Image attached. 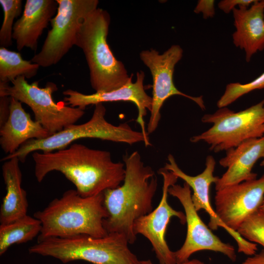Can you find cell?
Segmentation results:
<instances>
[{"label":"cell","mask_w":264,"mask_h":264,"mask_svg":"<svg viewBox=\"0 0 264 264\" xmlns=\"http://www.w3.org/2000/svg\"><path fill=\"white\" fill-rule=\"evenodd\" d=\"M241 264H264V251L250 256Z\"/></svg>","instance_id":"obj_29"},{"label":"cell","mask_w":264,"mask_h":264,"mask_svg":"<svg viewBox=\"0 0 264 264\" xmlns=\"http://www.w3.org/2000/svg\"><path fill=\"white\" fill-rule=\"evenodd\" d=\"M264 154V135L244 141L227 151L220 160V164L226 171L215 184L216 191L224 187L257 178L252 172L254 165Z\"/></svg>","instance_id":"obj_16"},{"label":"cell","mask_w":264,"mask_h":264,"mask_svg":"<svg viewBox=\"0 0 264 264\" xmlns=\"http://www.w3.org/2000/svg\"><path fill=\"white\" fill-rule=\"evenodd\" d=\"M236 28L234 44L244 50L245 60L264 49V0H256L250 7L239 6L232 10Z\"/></svg>","instance_id":"obj_18"},{"label":"cell","mask_w":264,"mask_h":264,"mask_svg":"<svg viewBox=\"0 0 264 264\" xmlns=\"http://www.w3.org/2000/svg\"><path fill=\"white\" fill-rule=\"evenodd\" d=\"M264 199V174L216 191V213L223 223L237 231L242 222L260 209Z\"/></svg>","instance_id":"obj_14"},{"label":"cell","mask_w":264,"mask_h":264,"mask_svg":"<svg viewBox=\"0 0 264 264\" xmlns=\"http://www.w3.org/2000/svg\"><path fill=\"white\" fill-rule=\"evenodd\" d=\"M42 226L40 220L27 215L10 222L0 225V255L15 244L32 240L40 234Z\"/></svg>","instance_id":"obj_21"},{"label":"cell","mask_w":264,"mask_h":264,"mask_svg":"<svg viewBox=\"0 0 264 264\" xmlns=\"http://www.w3.org/2000/svg\"><path fill=\"white\" fill-rule=\"evenodd\" d=\"M40 66L23 59L19 52L0 47V82L8 83L20 76L34 77Z\"/></svg>","instance_id":"obj_22"},{"label":"cell","mask_w":264,"mask_h":264,"mask_svg":"<svg viewBox=\"0 0 264 264\" xmlns=\"http://www.w3.org/2000/svg\"><path fill=\"white\" fill-rule=\"evenodd\" d=\"M201 121L212 126L190 141L207 143L215 153L227 151L245 141L264 135V99L238 112L227 107L219 108L213 113L205 114Z\"/></svg>","instance_id":"obj_7"},{"label":"cell","mask_w":264,"mask_h":264,"mask_svg":"<svg viewBox=\"0 0 264 264\" xmlns=\"http://www.w3.org/2000/svg\"><path fill=\"white\" fill-rule=\"evenodd\" d=\"M264 88V72L246 84L231 83L227 84L223 94L217 102L219 108L226 107L238 99L253 90Z\"/></svg>","instance_id":"obj_24"},{"label":"cell","mask_w":264,"mask_h":264,"mask_svg":"<svg viewBox=\"0 0 264 264\" xmlns=\"http://www.w3.org/2000/svg\"><path fill=\"white\" fill-rule=\"evenodd\" d=\"M140 264H154L150 260L140 261ZM180 264H204V263L198 259L188 260Z\"/></svg>","instance_id":"obj_30"},{"label":"cell","mask_w":264,"mask_h":264,"mask_svg":"<svg viewBox=\"0 0 264 264\" xmlns=\"http://www.w3.org/2000/svg\"><path fill=\"white\" fill-rule=\"evenodd\" d=\"M127 238L116 233L103 237L79 235L50 238L28 248L30 254L53 257L66 264L82 260L92 264H140Z\"/></svg>","instance_id":"obj_5"},{"label":"cell","mask_w":264,"mask_h":264,"mask_svg":"<svg viewBox=\"0 0 264 264\" xmlns=\"http://www.w3.org/2000/svg\"><path fill=\"white\" fill-rule=\"evenodd\" d=\"M260 210L264 212V200H263V202L261 206V207H260V209H259Z\"/></svg>","instance_id":"obj_31"},{"label":"cell","mask_w":264,"mask_h":264,"mask_svg":"<svg viewBox=\"0 0 264 264\" xmlns=\"http://www.w3.org/2000/svg\"><path fill=\"white\" fill-rule=\"evenodd\" d=\"M10 103V97H0V127L4 124L9 116Z\"/></svg>","instance_id":"obj_28"},{"label":"cell","mask_w":264,"mask_h":264,"mask_svg":"<svg viewBox=\"0 0 264 264\" xmlns=\"http://www.w3.org/2000/svg\"><path fill=\"white\" fill-rule=\"evenodd\" d=\"M143 63L150 69L153 77L152 103L147 132L148 134L157 129L161 118L160 110L169 97L180 95L195 102L202 110L205 109L202 96L194 97L179 91L173 82V74L176 64L183 56V49L174 44L162 54L154 49L143 50L140 53Z\"/></svg>","instance_id":"obj_10"},{"label":"cell","mask_w":264,"mask_h":264,"mask_svg":"<svg viewBox=\"0 0 264 264\" xmlns=\"http://www.w3.org/2000/svg\"><path fill=\"white\" fill-rule=\"evenodd\" d=\"M110 22L109 13L97 8L85 20L75 45L85 56L90 82L95 92H109L132 81L124 64L115 57L107 42Z\"/></svg>","instance_id":"obj_4"},{"label":"cell","mask_w":264,"mask_h":264,"mask_svg":"<svg viewBox=\"0 0 264 264\" xmlns=\"http://www.w3.org/2000/svg\"><path fill=\"white\" fill-rule=\"evenodd\" d=\"M56 0H26L22 16L15 23L12 38L20 51L24 47L36 51L44 30L56 15Z\"/></svg>","instance_id":"obj_17"},{"label":"cell","mask_w":264,"mask_h":264,"mask_svg":"<svg viewBox=\"0 0 264 264\" xmlns=\"http://www.w3.org/2000/svg\"><path fill=\"white\" fill-rule=\"evenodd\" d=\"M169 195L176 198L182 205L186 216L187 233L184 243L174 252L176 264L189 260L198 251L209 250L219 252L232 262L237 259L233 245L222 242L201 220L192 200L191 188L184 182L183 186L174 184L168 189Z\"/></svg>","instance_id":"obj_11"},{"label":"cell","mask_w":264,"mask_h":264,"mask_svg":"<svg viewBox=\"0 0 264 264\" xmlns=\"http://www.w3.org/2000/svg\"><path fill=\"white\" fill-rule=\"evenodd\" d=\"M103 204V192L83 197L76 190L66 191L52 200L34 217L40 220L42 230L38 242L50 238H67L79 235L103 237L108 233L103 225L108 217Z\"/></svg>","instance_id":"obj_3"},{"label":"cell","mask_w":264,"mask_h":264,"mask_svg":"<svg viewBox=\"0 0 264 264\" xmlns=\"http://www.w3.org/2000/svg\"><path fill=\"white\" fill-rule=\"evenodd\" d=\"M4 18L0 29V47H8L12 44L14 21L22 13V0H0Z\"/></svg>","instance_id":"obj_23"},{"label":"cell","mask_w":264,"mask_h":264,"mask_svg":"<svg viewBox=\"0 0 264 264\" xmlns=\"http://www.w3.org/2000/svg\"><path fill=\"white\" fill-rule=\"evenodd\" d=\"M237 232L247 241L262 246L264 251V212L259 209L251 214Z\"/></svg>","instance_id":"obj_25"},{"label":"cell","mask_w":264,"mask_h":264,"mask_svg":"<svg viewBox=\"0 0 264 264\" xmlns=\"http://www.w3.org/2000/svg\"><path fill=\"white\" fill-rule=\"evenodd\" d=\"M11 83L0 82V97H13L27 105L35 120L50 135L75 124L85 114L84 110L68 106L65 102L56 103L53 94L58 88L53 82L40 88L38 81L28 83L24 76H20Z\"/></svg>","instance_id":"obj_8"},{"label":"cell","mask_w":264,"mask_h":264,"mask_svg":"<svg viewBox=\"0 0 264 264\" xmlns=\"http://www.w3.org/2000/svg\"><path fill=\"white\" fill-rule=\"evenodd\" d=\"M19 159L12 157L2 165L6 193L0 209V223L5 224L27 215L28 201L26 191L22 187V173Z\"/></svg>","instance_id":"obj_20"},{"label":"cell","mask_w":264,"mask_h":264,"mask_svg":"<svg viewBox=\"0 0 264 264\" xmlns=\"http://www.w3.org/2000/svg\"><path fill=\"white\" fill-rule=\"evenodd\" d=\"M35 176L39 182L53 171L61 173L75 186L78 193L89 197L120 186L125 176L123 163L112 161L107 151L79 143L54 152H35Z\"/></svg>","instance_id":"obj_1"},{"label":"cell","mask_w":264,"mask_h":264,"mask_svg":"<svg viewBox=\"0 0 264 264\" xmlns=\"http://www.w3.org/2000/svg\"><path fill=\"white\" fill-rule=\"evenodd\" d=\"M144 78L145 74L143 71L138 72L135 82L132 81L119 88L109 92L86 94L76 90L68 89L63 92L64 95V100L67 105L83 110L89 105H95L105 102L117 101L132 102L138 110V116L136 121L139 125L141 132L149 146L151 144L144 118L146 115L147 110L150 111L151 110L152 98L145 91L144 86Z\"/></svg>","instance_id":"obj_15"},{"label":"cell","mask_w":264,"mask_h":264,"mask_svg":"<svg viewBox=\"0 0 264 264\" xmlns=\"http://www.w3.org/2000/svg\"><path fill=\"white\" fill-rule=\"evenodd\" d=\"M262 158H263V160L262 161L260 165L262 166H264V155L263 156Z\"/></svg>","instance_id":"obj_32"},{"label":"cell","mask_w":264,"mask_h":264,"mask_svg":"<svg viewBox=\"0 0 264 264\" xmlns=\"http://www.w3.org/2000/svg\"><path fill=\"white\" fill-rule=\"evenodd\" d=\"M58 8L50 21L41 50L31 61L47 67L59 62L75 45L80 28L86 18L97 8V0H56Z\"/></svg>","instance_id":"obj_9"},{"label":"cell","mask_w":264,"mask_h":264,"mask_svg":"<svg viewBox=\"0 0 264 264\" xmlns=\"http://www.w3.org/2000/svg\"><path fill=\"white\" fill-rule=\"evenodd\" d=\"M214 3L213 0H199L194 11L196 14L202 13L205 19L213 18L215 14Z\"/></svg>","instance_id":"obj_26"},{"label":"cell","mask_w":264,"mask_h":264,"mask_svg":"<svg viewBox=\"0 0 264 264\" xmlns=\"http://www.w3.org/2000/svg\"><path fill=\"white\" fill-rule=\"evenodd\" d=\"M158 173L163 179L160 202L154 210L135 221L133 231L136 236L141 234L149 241L160 264H176L175 252L169 247L165 235L172 217H177L182 224L186 223L185 213L173 209L168 202V189L178 178L163 168L159 170Z\"/></svg>","instance_id":"obj_12"},{"label":"cell","mask_w":264,"mask_h":264,"mask_svg":"<svg viewBox=\"0 0 264 264\" xmlns=\"http://www.w3.org/2000/svg\"><path fill=\"white\" fill-rule=\"evenodd\" d=\"M50 135L38 121L31 118L21 102L10 97L9 116L0 127V145L5 154L14 153L30 140L42 139Z\"/></svg>","instance_id":"obj_19"},{"label":"cell","mask_w":264,"mask_h":264,"mask_svg":"<svg viewBox=\"0 0 264 264\" xmlns=\"http://www.w3.org/2000/svg\"><path fill=\"white\" fill-rule=\"evenodd\" d=\"M123 184L103 192V204L108 215L103 225L108 233L122 234L132 244L136 240L135 221L153 211L157 180L153 169L145 165L137 151L123 155Z\"/></svg>","instance_id":"obj_2"},{"label":"cell","mask_w":264,"mask_h":264,"mask_svg":"<svg viewBox=\"0 0 264 264\" xmlns=\"http://www.w3.org/2000/svg\"><path fill=\"white\" fill-rule=\"evenodd\" d=\"M256 0H222L218 4V7L226 14L229 13L236 8V6H245L249 7L255 2Z\"/></svg>","instance_id":"obj_27"},{"label":"cell","mask_w":264,"mask_h":264,"mask_svg":"<svg viewBox=\"0 0 264 264\" xmlns=\"http://www.w3.org/2000/svg\"><path fill=\"white\" fill-rule=\"evenodd\" d=\"M168 162L166 163L163 168L172 172L188 184L193 190L192 200L197 212L204 210L209 216L208 226L210 229L217 230L219 227L224 228L236 241L238 251L244 255L252 256L256 254L257 244L250 242L242 238L237 231L227 227L218 217L210 201L209 189L211 185L215 183L218 177L214 176L216 161L211 155L207 156L205 168L200 174L191 176L183 172L178 166L174 157L169 154Z\"/></svg>","instance_id":"obj_13"},{"label":"cell","mask_w":264,"mask_h":264,"mask_svg":"<svg viewBox=\"0 0 264 264\" xmlns=\"http://www.w3.org/2000/svg\"><path fill=\"white\" fill-rule=\"evenodd\" d=\"M106 109L102 103L95 105L93 114L87 122L72 124L63 130L42 139H31L24 143L14 153L1 159L5 161L12 157L18 158L23 163L27 155L35 152H54L67 147L74 141L85 138H97L129 145L143 142L148 146L141 132L133 130L127 123L117 126L106 119Z\"/></svg>","instance_id":"obj_6"}]
</instances>
